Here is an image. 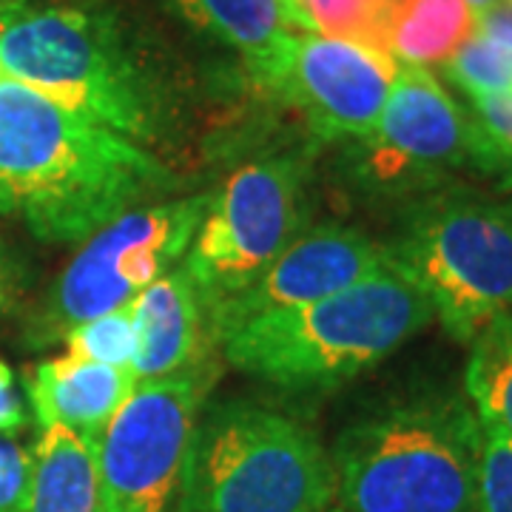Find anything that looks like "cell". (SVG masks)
I'll list each match as a JSON object with an SVG mask.
<instances>
[{
  "instance_id": "obj_1",
  "label": "cell",
  "mask_w": 512,
  "mask_h": 512,
  "mask_svg": "<svg viewBox=\"0 0 512 512\" xmlns=\"http://www.w3.org/2000/svg\"><path fill=\"white\" fill-rule=\"evenodd\" d=\"M168 185L134 140L15 80L0 83V211L37 239L83 242Z\"/></svg>"
},
{
  "instance_id": "obj_2",
  "label": "cell",
  "mask_w": 512,
  "mask_h": 512,
  "mask_svg": "<svg viewBox=\"0 0 512 512\" xmlns=\"http://www.w3.org/2000/svg\"><path fill=\"white\" fill-rule=\"evenodd\" d=\"M430 319L427 296L387 262L345 291L256 316L214 336L242 373L285 390H325L384 362Z\"/></svg>"
},
{
  "instance_id": "obj_3",
  "label": "cell",
  "mask_w": 512,
  "mask_h": 512,
  "mask_svg": "<svg viewBox=\"0 0 512 512\" xmlns=\"http://www.w3.org/2000/svg\"><path fill=\"white\" fill-rule=\"evenodd\" d=\"M481 421L456 393H421L350 424L330 464L342 512H476Z\"/></svg>"
},
{
  "instance_id": "obj_4",
  "label": "cell",
  "mask_w": 512,
  "mask_h": 512,
  "mask_svg": "<svg viewBox=\"0 0 512 512\" xmlns=\"http://www.w3.org/2000/svg\"><path fill=\"white\" fill-rule=\"evenodd\" d=\"M333 498L330 453L305 424L242 399L200 410L180 512H328Z\"/></svg>"
},
{
  "instance_id": "obj_5",
  "label": "cell",
  "mask_w": 512,
  "mask_h": 512,
  "mask_svg": "<svg viewBox=\"0 0 512 512\" xmlns=\"http://www.w3.org/2000/svg\"><path fill=\"white\" fill-rule=\"evenodd\" d=\"M0 66L6 80L134 143L151 137L154 111L143 77L109 20L74 6L0 0Z\"/></svg>"
},
{
  "instance_id": "obj_6",
  "label": "cell",
  "mask_w": 512,
  "mask_h": 512,
  "mask_svg": "<svg viewBox=\"0 0 512 512\" xmlns=\"http://www.w3.org/2000/svg\"><path fill=\"white\" fill-rule=\"evenodd\" d=\"M384 251L458 342H473L495 316L512 313L507 205L473 191H444L421 202Z\"/></svg>"
},
{
  "instance_id": "obj_7",
  "label": "cell",
  "mask_w": 512,
  "mask_h": 512,
  "mask_svg": "<svg viewBox=\"0 0 512 512\" xmlns=\"http://www.w3.org/2000/svg\"><path fill=\"white\" fill-rule=\"evenodd\" d=\"M305 165L299 157H262L239 165L211 191L185 271L208 311L254 282L302 234Z\"/></svg>"
},
{
  "instance_id": "obj_8",
  "label": "cell",
  "mask_w": 512,
  "mask_h": 512,
  "mask_svg": "<svg viewBox=\"0 0 512 512\" xmlns=\"http://www.w3.org/2000/svg\"><path fill=\"white\" fill-rule=\"evenodd\" d=\"M211 194L131 208L103 225L60 274L43 313L46 330L66 336L74 325L128 305L165 276L191 248Z\"/></svg>"
},
{
  "instance_id": "obj_9",
  "label": "cell",
  "mask_w": 512,
  "mask_h": 512,
  "mask_svg": "<svg viewBox=\"0 0 512 512\" xmlns=\"http://www.w3.org/2000/svg\"><path fill=\"white\" fill-rule=\"evenodd\" d=\"M200 404L194 370L134 387L97 439L103 512H168L180 493Z\"/></svg>"
},
{
  "instance_id": "obj_10",
  "label": "cell",
  "mask_w": 512,
  "mask_h": 512,
  "mask_svg": "<svg viewBox=\"0 0 512 512\" xmlns=\"http://www.w3.org/2000/svg\"><path fill=\"white\" fill-rule=\"evenodd\" d=\"M359 146V174L390 191L436 183L467 163L490 168V148L476 120L421 66L399 63L382 117Z\"/></svg>"
},
{
  "instance_id": "obj_11",
  "label": "cell",
  "mask_w": 512,
  "mask_h": 512,
  "mask_svg": "<svg viewBox=\"0 0 512 512\" xmlns=\"http://www.w3.org/2000/svg\"><path fill=\"white\" fill-rule=\"evenodd\" d=\"M399 74L396 57L353 40L299 32L268 89L305 114L322 140H356L373 134Z\"/></svg>"
},
{
  "instance_id": "obj_12",
  "label": "cell",
  "mask_w": 512,
  "mask_h": 512,
  "mask_svg": "<svg viewBox=\"0 0 512 512\" xmlns=\"http://www.w3.org/2000/svg\"><path fill=\"white\" fill-rule=\"evenodd\" d=\"M387 262V251L362 231L339 225L302 231L254 282L211 308L214 333L345 291Z\"/></svg>"
},
{
  "instance_id": "obj_13",
  "label": "cell",
  "mask_w": 512,
  "mask_h": 512,
  "mask_svg": "<svg viewBox=\"0 0 512 512\" xmlns=\"http://www.w3.org/2000/svg\"><path fill=\"white\" fill-rule=\"evenodd\" d=\"M137 350L131 370L137 382H154L194 365L202 342L205 299L185 268L154 279L131 302Z\"/></svg>"
},
{
  "instance_id": "obj_14",
  "label": "cell",
  "mask_w": 512,
  "mask_h": 512,
  "mask_svg": "<svg viewBox=\"0 0 512 512\" xmlns=\"http://www.w3.org/2000/svg\"><path fill=\"white\" fill-rule=\"evenodd\" d=\"M137 384L131 367L86 362L66 353L37 365L29 382V404L40 427L60 424L89 439H100Z\"/></svg>"
},
{
  "instance_id": "obj_15",
  "label": "cell",
  "mask_w": 512,
  "mask_h": 512,
  "mask_svg": "<svg viewBox=\"0 0 512 512\" xmlns=\"http://www.w3.org/2000/svg\"><path fill=\"white\" fill-rule=\"evenodd\" d=\"M188 23L237 49L262 86H271L302 32L285 0H168Z\"/></svg>"
},
{
  "instance_id": "obj_16",
  "label": "cell",
  "mask_w": 512,
  "mask_h": 512,
  "mask_svg": "<svg viewBox=\"0 0 512 512\" xmlns=\"http://www.w3.org/2000/svg\"><path fill=\"white\" fill-rule=\"evenodd\" d=\"M26 512H103L97 439L60 424L40 427L32 450V487Z\"/></svg>"
},
{
  "instance_id": "obj_17",
  "label": "cell",
  "mask_w": 512,
  "mask_h": 512,
  "mask_svg": "<svg viewBox=\"0 0 512 512\" xmlns=\"http://www.w3.org/2000/svg\"><path fill=\"white\" fill-rule=\"evenodd\" d=\"M473 32L467 0H390L387 52L402 66H444Z\"/></svg>"
},
{
  "instance_id": "obj_18",
  "label": "cell",
  "mask_w": 512,
  "mask_h": 512,
  "mask_svg": "<svg viewBox=\"0 0 512 512\" xmlns=\"http://www.w3.org/2000/svg\"><path fill=\"white\" fill-rule=\"evenodd\" d=\"M470 345L464 373L470 404L484 427H495L512 439V313L495 316Z\"/></svg>"
},
{
  "instance_id": "obj_19",
  "label": "cell",
  "mask_w": 512,
  "mask_h": 512,
  "mask_svg": "<svg viewBox=\"0 0 512 512\" xmlns=\"http://www.w3.org/2000/svg\"><path fill=\"white\" fill-rule=\"evenodd\" d=\"M285 3L302 32L353 40L387 52L390 0H285Z\"/></svg>"
},
{
  "instance_id": "obj_20",
  "label": "cell",
  "mask_w": 512,
  "mask_h": 512,
  "mask_svg": "<svg viewBox=\"0 0 512 512\" xmlns=\"http://www.w3.org/2000/svg\"><path fill=\"white\" fill-rule=\"evenodd\" d=\"M66 353L86 359V362H100V365L131 367L134 350H137V330H134V316L131 308L123 305L117 311L94 316L89 322L74 325L66 336Z\"/></svg>"
},
{
  "instance_id": "obj_21",
  "label": "cell",
  "mask_w": 512,
  "mask_h": 512,
  "mask_svg": "<svg viewBox=\"0 0 512 512\" xmlns=\"http://www.w3.org/2000/svg\"><path fill=\"white\" fill-rule=\"evenodd\" d=\"M444 72L464 94H512V52L476 32L444 63Z\"/></svg>"
},
{
  "instance_id": "obj_22",
  "label": "cell",
  "mask_w": 512,
  "mask_h": 512,
  "mask_svg": "<svg viewBox=\"0 0 512 512\" xmlns=\"http://www.w3.org/2000/svg\"><path fill=\"white\" fill-rule=\"evenodd\" d=\"M476 512H512V439L481 424Z\"/></svg>"
},
{
  "instance_id": "obj_23",
  "label": "cell",
  "mask_w": 512,
  "mask_h": 512,
  "mask_svg": "<svg viewBox=\"0 0 512 512\" xmlns=\"http://www.w3.org/2000/svg\"><path fill=\"white\" fill-rule=\"evenodd\" d=\"M473 103V120L490 148V168L512 163V94H467Z\"/></svg>"
},
{
  "instance_id": "obj_24",
  "label": "cell",
  "mask_w": 512,
  "mask_h": 512,
  "mask_svg": "<svg viewBox=\"0 0 512 512\" xmlns=\"http://www.w3.org/2000/svg\"><path fill=\"white\" fill-rule=\"evenodd\" d=\"M32 487V450L0 436V512H26Z\"/></svg>"
},
{
  "instance_id": "obj_25",
  "label": "cell",
  "mask_w": 512,
  "mask_h": 512,
  "mask_svg": "<svg viewBox=\"0 0 512 512\" xmlns=\"http://www.w3.org/2000/svg\"><path fill=\"white\" fill-rule=\"evenodd\" d=\"M26 427V407L15 384L12 367L0 359V436H18Z\"/></svg>"
},
{
  "instance_id": "obj_26",
  "label": "cell",
  "mask_w": 512,
  "mask_h": 512,
  "mask_svg": "<svg viewBox=\"0 0 512 512\" xmlns=\"http://www.w3.org/2000/svg\"><path fill=\"white\" fill-rule=\"evenodd\" d=\"M476 35L490 40L495 46H504L512 52V3L498 0L490 9L476 15Z\"/></svg>"
},
{
  "instance_id": "obj_27",
  "label": "cell",
  "mask_w": 512,
  "mask_h": 512,
  "mask_svg": "<svg viewBox=\"0 0 512 512\" xmlns=\"http://www.w3.org/2000/svg\"><path fill=\"white\" fill-rule=\"evenodd\" d=\"M9 299H12V268L6 262L3 245H0V311L9 305Z\"/></svg>"
},
{
  "instance_id": "obj_28",
  "label": "cell",
  "mask_w": 512,
  "mask_h": 512,
  "mask_svg": "<svg viewBox=\"0 0 512 512\" xmlns=\"http://www.w3.org/2000/svg\"><path fill=\"white\" fill-rule=\"evenodd\" d=\"M493 3H498V0H467V6L473 9V15H478V12H484V9H490Z\"/></svg>"
},
{
  "instance_id": "obj_29",
  "label": "cell",
  "mask_w": 512,
  "mask_h": 512,
  "mask_svg": "<svg viewBox=\"0 0 512 512\" xmlns=\"http://www.w3.org/2000/svg\"><path fill=\"white\" fill-rule=\"evenodd\" d=\"M501 171H504V177H507V180H510V185H512V163L504 165V168H501Z\"/></svg>"
},
{
  "instance_id": "obj_30",
  "label": "cell",
  "mask_w": 512,
  "mask_h": 512,
  "mask_svg": "<svg viewBox=\"0 0 512 512\" xmlns=\"http://www.w3.org/2000/svg\"><path fill=\"white\" fill-rule=\"evenodd\" d=\"M3 80H6V72H3V66H0V83H3Z\"/></svg>"
},
{
  "instance_id": "obj_31",
  "label": "cell",
  "mask_w": 512,
  "mask_h": 512,
  "mask_svg": "<svg viewBox=\"0 0 512 512\" xmlns=\"http://www.w3.org/2000/svg\"><path fill=\"white\" fill-rule=\"evenodd\" d=\"M328 512H342V510H328Z\"/></svg>"
},
{
  "instance_id": "obj_32",
  "label": "cell",
  "mask_w": 512,
  "mask_h": 512,
  "mask_svg": "<svg viewBox=\"0 0 512 512\" xmlns=\"http://www.w3.org/2000/svg\"><path fill=\"white\" fill-rule=\"evenodd\" d=\"M510 3H512V0H510Z\"/></svg>"
}]
</instances>
